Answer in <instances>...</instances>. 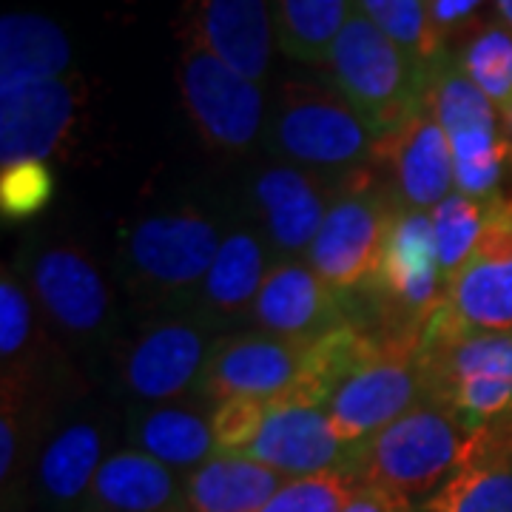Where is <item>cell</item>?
<instances>
[{"instance_id": "obj_37", "label": "cell", "mask_w": 512, "mask_h": 512, "mask_svg": "<svg viewBox=\"0 0 512 512\" xmlns=\"http://www.w3.org/2000/svg\"><path fill=\"white\" fill-rule=\"evenodd\" d=\"M501 126H504V134L510 137V143H512V103L507 106V109L501 111Z\"/></svg>"}, {"instance_id": "obj_9", "label": "cell", "mask_w": 512, "mask_h": 512, "mask_svg": "<svg viewBox=\"0 0 512 512\" xmlns=\"http://www.w3.org/2000/svg\"><path fill=\"white\" fill-rule=\"evenodd\" d=\"M430 325L450 333L512 330V197H493L470 262L447 285Z\"/></svg>"}, {"instance_id": "obj_23", "label": "cell", "mask_w": 512, "mask_h": 512, "mask_svg": "<svg viewBox=\"0 0 512 512\" xmlns=\"http://www.w3.org/2000/svg\"><path fill=\"white\" fill-rule=\"evenodd\" d=\"M285 481L251 458L217 453L185 476V501L188 512H259Z\"/></svg>"}, {"instance_id": "obj_10", "label": "cell", "mask_w": 512, "mask_h": 512, "mask_svg": "<svg viewBox=\"0 0 512 512\" xmlns=\"http://www.w3.org/2000/svg\"><path fill=\"white\" fill-rule=\"evenodd\" d=\"M217 339L205 319L165 316L148 322L126 345L120 359V382L128 396L148 404L180 399L194 384L200 387Z\"/></svg>"}, {"instance_id": "obj_26", "label": "cell", "mask_w": 512, "mask_h": 512, "mask_svg": "<svg viewBox=\"0 0 512 512\" xmlns=\"http://www.w3.org/2000/svg\"><path fill=\"white\" fill-rule=\"evenodd\" d=\"M350 12L353 0H274L276 40L293 60L328 63Z\"/></svg>"}, {"instance_id": "obj_32", "label": "cell", "mask_w": 512, "mask_h": 512, "mask_svg": "<svg viewBox=\"0 0 512 512\" xmlns=\"http://www.w3.org/2000/svg\"><path fill=\"white\" fill-rule=\"evenodd\" d=\"M32 339V302L15 276L3 271L0 279V353L9 367Z\"/></svg>"}, {"instance_id": "obj_8", "label": "cell", "mask_w": 512, "mask_h": 512, "mask_svg": "<svg viewBox=\"0 0 512 512\" xmlns=\"http://www.w3.org/2000/svg\"><path fill=\"white\" fill-rule=\"evenodd\" d=\"M177 37V83L202 140L222 151H245L254 146L265 120L259 83L231 69L211 49H205L197 37L185 32H177Z\"/></svg>"}, {"instance_id": "obj_5", "label": "cell", "mask_w": 512, "mask_h": 512, "mask_svg": "<svg viewBox=\"0 0 512 512\" xmlns=\"http://www.w3.org/2000/svg\"><path fill=\"white\" fill-rule=\"evenodd\" d=\"M419 348L421 339L376 336L365 356L356 359L330 387L322 410L345 444H362L430 399Z\"/></svg>"}, {"instance_id": "obj_19", "label": "cell", "mask_w": 512, "mask_h": 512, "mask_svg": "<svg viewBox=\"0 0 512 512\" xmlns=\"http://www.w3.org/2000/svg\"><path fill=\"white\" fill-rule=\"evenodd\" d=\"M251 191L271 251L285 256L308 254L330 202L319 180L296 165H271L256 174Z\"/></svg>"}, {"instance_id": "obj_15", "label": "cell", "mask_w": 512, "mask_h": 512, "mask_svg": "<svg viewBox=\"0 0 512 512\" xmlns=\"http://www.w3.org/2000/svg\"><path fill=\"white\" fill-rule=\"evenodd\" d=\"M373 168L390 177V194L399 208L427 211L453 194L456 165L453 148L430 106L410 117L404 126L379 137Z\"/></svg>"}, {"instance_id": "obj_7", "label": "cell", "mask_w": 512, "mask_h": 512, "mask_svg": "<svg viewBox=\"0 0 512 512\" xmlns=\"http://www.w3.org/2000/svg\"><path fill=\"white\" fill-rule=\"evenodd\" d=\"M396 200L379 188L373 165L345 174L330 191L328 214L308 251V265L336 291H359L382 262Z\"/></svg>"}, {"instance_id": "obj_3", "label": "cell", "mask_w": 512, "mask_h": 512, "mask_svg": "<svg viewBox=\"0 0 512 512\" xmlns=\"http://www.w3.org/2000/svg\"><path fill=\"white\" fill-rule=\"evenodd\" d=\"M419 359L430 399L470 433L512 419V330L450 333L424 322Z\"/></svg>"}, {"instance_id": "obj_4", "label": "cell", "mask_w": 512, "mask_h": 512, "mask_svg": "<svg viewBox=\"0 0 512 512\" xmlns=\"http://www.w3.org/2000/svg\"><path fill=\"white\" fill-rule=\"evenodd\" d=\"M268 140L279 157L319 171H359L373 165L379 134L342 94L291 80L279 89Z\"/></svg>"}, {"instance_id": "obj_27", "label": "cell", "mask_w": 512, "mask_h": 512, "mask_svg": "<svg viewBox=\"0 0 512 512\" xmlns=\"http://www.w3.org/2000/svg\"><path fill=\"white\" fill-rule=\"evenodd\" d=\"M461 72L493 100L498 111L512 103V29L504 20H484L453 52Z\"/></svg>"}, {"instance_id": "obj_18", "label": "cell", "mask_w": 512, "mask_h": 512, "mask_svg": "<svg viewBox=\"0 0 512 512\" xmlns=\"http://www.w3.org/2000/svg\"><path fill=\"white\" fill-rule=\"evenodd\" d=\"M419 512H512V419L473 433L456 473Z\"/></svg>"}, {"instance_id": "obj_33", "label": "cell", "mask_w": 512, "mask_h": 512, "mask_svg": "<svg viewBox=\"0 0 512 512\" xmlns=\"http://www.w3.org/2000/svg\"><path fill=\"white\" fill-rule=\"evenodd\" d=\"M265 410H268V402H262V399H225V402L214 404L211 424H214V436H217V450L239 456L242 447L256 433Z\"/></svg>"}, {"instance_id": "obj_14", "label": "cell", "mask_w": 512, "mask_h": 512, "mask_svg": "<svg viewBox=\"0 0 512 512\" xmlns=\"http://www.w3.org/2000/svg\"><path fill=\"white\" fill-rule=\"evenodd\" d=\"M350 444L339 439L333 421L322 407L268 402L242 458L271 467L282 478H305L319 473H345Z\"/></svg>"}, {"instance_id": "obj_31", "label": "cell", "mask_w": 512, "mask_h": 512, "mask_svg": "<svg viewBox=\"0 0 512 512\" xmlns=\"http://www.w3.org/2000/svg\"><path fill=\"white\" fill-rule=\"evenodd\" d=\"M359 487L345 473L288 478L259 512H342Z\"/></svg>"}, {"instance_id": "obj_24", "label": "cell", "mask_w": 512, "mask_h": 512, "mask_svg": "<svg viewBox=\"0 0 512 512\" xmlns=\"http://www.w3.org/2000/svg\"><path fill=\"white\" fill-rule=\"evenodd\" d=\"M128 436L134 450H143L168 470L185 476H191L208 458L220 453L211 419H205L194 407L180 404H160L154 410L140 413Z\"/></svg>"}, {"instance_id": "obj_13", "label": "cell", "mask_w": 512, "mask_h": 512, "mask_svg": "<svg viewBox=\"0 0 512 512\" xmlns=\"http://www.w3.org/2000/svg\"><path fill=\"white\" fill-rule=\"evenodd\" d=\"M251 325L293 342H316L350 325V293L336 291L308 262L279 259L268 271L251 308Z\"/></svg>"}, {"instance_id": "obj_11", "label": "cell", "mask_w": 512, "mask_h": 512, "mask_svg": "<svg viewBox=\"0 0 512 512\" xmlns=\"http://www.w3.org/2000/svg\"><path fill=\"white\" fill-rule=\"evenodd\" d=\"M311 342L279 339L262 330L222 336L202 373L200 393L214 404L225 399H288L305 379Z\"/></svg>"}, {"instance_id": "obj_2", "label": "cell", "mask_w": 512, "mask_h": 512, "mask_svg": "<svg viewBox=\"0 0 512 512\" xmlns=\"http://www.w3.org/2000/svg\"><path fill=\"white\" fill-rule=\"evenodd\" d=\"M333 89L382 137L427 106L430 66L384 35L362 12H350L328 57Z\"/></svg>"}, {"instance_id": "obj_30", "label": "cell", "mask_w": 512, "mask_h": 512, "mask_svg": "<svg viewBox=\"0 0 512 512\" xmlns=\"http://www.w3.org/2000/svg\"><path fill=\"white\" fill-rule=\"evenodd\" d=\"M55 200V174L49 163L23 160L0 165V214L6 222H26Z\"/></svg>"}, {"instance_id": "obj_6", "label": "cell", "mask_w": 512, "mask_h": 512, "mask_svg": "<svg viewBox=\"0 0 512 512\" xmlns=\"http://www.w3.org/2000/svg\"><path fill=\"white\" fill-rule=\"evenodd\" d=\"M220 222L197 208L154 211L128 225L120 259L131 288L148 296L200 293L222 245Z\"/></svg>"}, {"instance_id": "obj_25", "label": "cell", "mask_w": 512, "mask_h": 512, "mask_svg": "<svg viewBox=\"0 0 512 512\" xmlns=\"http://www.w3.org/2000/svg\"><path fill=\"white\" fill-rule=\"evenodd\" d=\"M72 43L63 29L40 15L12 12L0 20V83L66 77Z\"/></svg>"}, {"instance_id": "obj_36", "label": "cell", "mask_w": 512, "mask_h": 512, "mask_svg": "<svg viewBox=\"0 0 512 512\" xmlns=\"http://www.w3.org/2000/svg\"><path fill=\"white\" fill-rule=\"evenodd\" d=\"M495 9H498L501 20L512 29V0H495Z\"/></svg>"}, {"instance_id": "obj_21", "label": "cell", "mask_w": 512, "mask_h": 512, "mask_svg": "<svg viewBox=\"0 0 512 512\" xmlns=\"http://www.w3.org/2000/svg\"><path fill=\"white\" fill-rule=\"evenodd\" d=\"M103 433L92 421H72L43 444L35 464V495L49 512H83L103 467Z\"/></svg>"}, {"instance_id": "obj_34", "label": "cell", "mask_w": 512, "mask_h": 512, "mask_svg": "<svg viewBox=\"0 0 512 512\" xmlns=\"http://www.w3.org/2000/svg\"><path fill=\"white\" fill-rule=\"evenodd\" d=\"M487 0H427L430 12V26L439 37V43L447 49L453 37L470 35L476 26H481L487 18H481V9ZM450 52V49H447Z\"/></svg>"}, {"instance_id": "obj_35", "label": "cell", "mask_w": 512, "mask_h": 512, "mask_svg": "<svg viewBox=\"0 0 512 512\" xmlns=\"http://www.w3.org/2000/svg\"><path fill=\"white\" fill-rule=\"evenodd\" d=\"M342 512H413V501L384 487H359Z\"/></svg>"}, {"instance_id": "obj_17", "label": "cell", "mask_w": 512, "mask_h": 512, "mask_svg": "<svg viewBox=\"0 0 512 512\" xmlns=\"http://www.w3.org/2000/svg\"><path fill=\"white\" fill-rule=\"evenodd\" d=\"M177 32L197 37L231 69L259 83L271 69L274 0H183Z\"/></svg>"}, {"instance_id": "obj_29", "label": "cell", "mask_w": 512, "mask_h": 512, "mask_svg": "<svg viewBox=\"0 0 512 512\" xmlns=\"http://www.w3.org/2000/svg\"><path fill=\"white\" fill-rule=\"evenodd\" d=\"M353 9L427 66L447 52L430 26L427 0H353Z\"/></svg>"}, {"instance_id": "obj_16", "label": "cell", "mask_w": 512, "mask_h": 512, "mask_svg": "<svg viewBox=\"0 0 512 512\" xmlns=\"http://www.w3.org/2000/svg\"><path fill=\"white\" fill-rule=\"evenodd\" d=\"M29 285L57 328L74 336H92L106 328L111 313L109 282L80 245L55 242L32 254Z\"/></svg>"}, {"instance_id": "obj_20", "label": "cell", "mask_w": 512, "mask_h": 512, "mask_svg": "<svg viewBox=\"0 0 512 512\" xmlns=\"http://www.w3.org/2000/svg\"><path fill=\"white\" fill-rule=\"evenodd\" d=\"M83 512H188L185 478L143 450H117L103 461Z\"/></svg>"}, {"instance_id": "obj_12", "label": "cell", "mask_w": 512, "mask_h": 512, "mask_svg": "<svg viewBox=\"0 0 512 512\" xmlns=\"http://www.w3.org/2000/svg\"><path fill=\"white\" fill-rule=\"evenodd\" d=\"M80 83L72 74L0 83V163H46L72 137Z\"/></svg>"}, {"instance_id": "obj_22", "label": "cell", "mask_w": 512, "mask_h": 512, "mask_svg": "<svg viewBox=\"0 0 512 512\" xmlns=\"http://www.w3.org/2000/svg\"><path fill=\"white\" fill-rule=\"evenodd\" d=\"M271 245L251 228H231L222 237L217 259L202 282V311L214 319H239L251 316L256 293L262 288L271 265Z\"/></svg>"}, {"instance_id": "obj_1", "label": "cell", "mask_w": 512, "mask_h": 512, "mask_svg": "<svg viewBox=\"0 0 512 512\" xmlns=\"http://www.w3.org/2000/svg\"><path fill=\"white\" fill-rule=\"evenodd\" d=\"M470 441L473 433L444 404L427 399L362 444H353L345 476L410 501L430 498L456 473Z\"/></svg>"}, {"instance_id": "obj_28", "label": "cell", "mask_w": 512, "mask_h": 512, "mask_svg": "<svg viewBox=\"0 0 512 512\" xmlns=\"http://www.w3.org/2000/svg\"><path fill=\"white\" fill-rule=\"evenodd\" d=\"M433 231H436V251H439L441 274L447 285L470 262L476 251L478 239L487 228L490 217V200H473L461 191H453L450 197L433 208Z\"/></svg>"}]
</instances>
